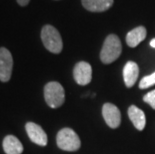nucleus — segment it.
Wrapping results in <instances>:
<instances>
[{
  "mask_svg": "<svg viewBox=\"0 0 155 154\" xmlns=\"http://www.w3.org/2000/svg\"><path fill=\"white\" fill-rule=\"evenodd\" d=\"M122 46L120 39L115 34L108 35L100 52V59L104 64H110L120 56Z\"/></svg>",
  "mask_w": 155,
  "mask_h": 154,
  "instance_id": "1",
  "label": "nucleus"
},
{
  "mask_svg": "<svg viewBox=\"0 0 155 154\" xmlns=\"http://www.w3.org/2000/svg\"><path fill=\"white\" fill-rule=\"evenodd\" d=\"M41 39L45 48L52 53L58 54L62 51L63 42L60 33L52 25H45L41 30Z\"/></svg>",
  "mask_w": 155,
  "mask_h": 154,
  "instance_id": "2",
  "label": "nucleus"
},
{
  "mask_svg": "<svg viewBox=\"0 0 155 154\" xmlns=\"http://www.w3.org/2000/svg\"><path fill=\"white\" fill-rule=\"evenodd\" d=\"M44 98L49 107H60L65 101V92L63 86L56 81L48 82L44 87Z\"/></svg>",
  "mask_w": 155,
  "mask_h": 154,
  "instance_id": "3",
  "label": "nucleus"
},
{
  "mask_svg": "<svg viewBox=\"0 0 155 154\" xmlns=\"http://www.w3.org/2000/svg\"><path fill=\"white\" fill-rule=\"evenodd\" d=\"M56 142L60 149L65 151H76L80 148L81 142L74 130L63 128L57 133Z\"/></svg>",
  "mask_w": 155,
  "mask_h": 154,
  "instance_id": "4",
  "label": "nucleus"
},
{
  "mask_svg": "<svg viewBox=\"0 0 155 154\" xmlns=\"http://www.w3.org/2000/svg\"><path fill=\"white\" fill-rule=\"evenodd\" d=\"M13 68V58L10 51L5 47L0 48V81L10 80Z\"/></svg>",
  "mask_w": 155,
  "mask_h": 154,
  "instance_id": "5",
  "label": "nucleus"
},
{
  "mask_svg": "<svg viewBox=\"0 0 155 154\" xmlns=\"http://www.w3.org/2000/svg\"><path fill=\"white\" fill-rule=\"evenodd\" d=\"M73 77L79 85H87L92 79L91 65L85 61H80L74 66Z\"/></svg>",
  "mask_w": 155,
  "mask_h": 154,
  "instance_id": "6",
  "label": "nucleus"
},
{
  "mask_svg": "<svg viewBox=\"0 0 155 154\" xmlns=\"http://www.w3.org/2000/svg\"><path fill=\"white\" fill-rule=\"evenodd\" d=\"M102 115L107 123V125L111 128H117L121 122V113L117 106L112 103H105L102 107Z\"/></svg>",
  "mask_w": 155,
  "mask_h": 154,
  "instance_id": "7",
  "label": "nucleus"
},
{
  "mask_svg": "<svg viewBox=\"0 0 155 154\" xmlns=\"http://www.w3.org/2000/svg\"><path fill=\"white\" fill-rule=\"evenodd\" d=\"M26 132L32 142L37 144L39 146H46L48 141L47 135L42 127L34 122H27L25 125Z\"/></svg>",
  "mask_w": 155,
  "mask_h": 154,
  "instance_id": "8",
  "label": "nucleus"
},
{
  "mask_svg": "<svg viewBox=\"0 0 155 154\" xmlns=\"http://www.w3.org/2000/svg\"><path fill=\"white\" fill-rule=\"evenodd\" d=\"M139 75V67L133 61H128L123 68V79L127 87H132Z\"/></svg>",
  "mask_w": 155,
  "mask_h": 154,
  "instance_id": "9",
  "label": "nucleus"
},
{
  "mask_svg": "<svg viewBox=\"0 0 155 154\" xmlns=\"http://www.w3.org/2000/svg\"><path fill=\"white\" fill-rule=\"evenodd\" d=\"M85 9L91 12H103L113 5V0H81Z\"/></svg>",
  "mask_w": 155,
  "mask_h": 154,
  "instance_id": "10",
  "label": "nucleus"
},
{
  "mask_svg": "<svg viewBox=\"0 0 155 154\" xmlns=\"http://www.w3.org/2000/svg\"><path fill=\"white\" fill-rule=\"evenodd\" d=\"M128 116L133 123L135 128L138 130H143L146 124V118H145V114L140 108H138L135 105H131L128 108Z\"/></svg>",
  "mask_w": 155,
  "mask_h": 154,
  "instance_id": "11",
  "label": "nucleus"
},
{
  "mask_svg": "<svg viewBox=\"0 0 155 154\" xmlns=\"http://www.w3.org/2000/svg\"><path fill=\"white\" fill-rule=\"evenodd\" d=\"M147 31L144 26H138L132 29L126 35V43L129 47H136L140 42H142L146 37Z\"/></svg>",
  "mask_w": 155,
  "mask_h": 154,
  "instance_id": "12",
  "label": "nucleus"
},
{
  "mask_svg": "<svg viewBox=\"0 0 155 154\" xmlns=\"http://www.w3.org/2000/svg\"><path fill=\"white\" fill-rule=\"evenodd\" d=\"M3 150L6 154H21L23 145L15 136L7 135L3 140Z\"/></svg>",
  "mask_w": 155,
  "mask_h": 154,
  "instance_id": "13",
  "label": "nucleus"
},
{
  "mask_svg": "<svg viewBox=\"0 0 155 154\" xmlns=\"http://www.w3.org/2000/svg\"><path fill=\"white\" fill-rule=\"evenodd\" d=\"M155 85V72L152 74L148 75V76L143 77L139 82V88L145 89V88H149L151 86Z\"/></svg>",
  "mask_w": 155,
  "mask_h": 154,
  "instance_id": "14",
  "label": "nucleus"
},
{
  "mask_svg": "<svg viewBox=\"0 0 155 154\" xmlns=\"http://www.w3.org/2000/svg\"><path fill=\"white\" fill-rule=\"evenodd\" d=\"M143 100H144V102L148 103L153 109H155V90H152V91H150V92H148L147 94H145L143 97Z\"/></svg>",
  "mask_w": 155,
  "mask_h": 154,
  "instance_id": "15",
  "label": "nucleus"
},
{
  "mask_svg": "<svg viewBox=\"0 0 155 154\" xmlns=\"http://www.w3.org/2000/svg\"><path fill=\"white\" fill-rule=\"evenodd\" d=\"M16 1H17V3L20 6H26L30 2V0H16Z\"/></svg>",
  "mask_w": 155,
  "mask_h": 154,
  "instance_id": "16",
  "label": "nucleus"
},
{
  "mask_svg": "<svg viewBox=\"0 0 155 154\" xmlns=\"http://www.w3.org/2000/svg\"><path fill=\"white\" fill-rule=\"evenodd\" d=\"M150 46H151V47H153V48H155V38L151 39V41H150Z\"/></svg>",
  "mask_w": 155,
  "mask_h": 154,
  "instance_id": "17",
  "label": "nucleus"
}]
</instances>
